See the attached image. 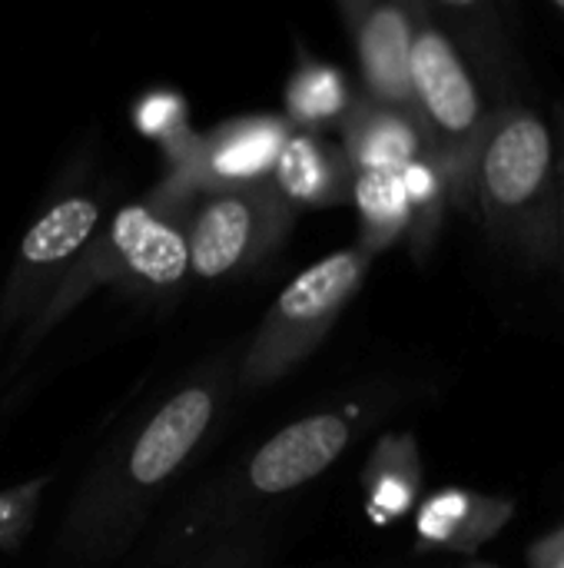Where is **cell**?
<instances>
[{
	"instance_id": "obj_1",
	"label": "cell",
	"mask_w": 564,
	"mask_h": 568,
	"mask_svg": "<svg viewBox=\"0 0 564 568\" xmlns=\"http://www.w3.org/2000/svg\"><path fill=\"white\" fill-rule=\"evenodd\" d=\"M236 383V369L219 356L146 409L80 483L60 529V556L96 566L126 552L163 489L219 426Z\"/></svg>"
},
{
	"instance_id": "obj_2",
	"label": "cell",
	"mask_w": 564,
	"mask_h": 568,
	"mask_svg": "<svg viewBox=\"0 0 564 568\" xmlns=\"http://www.w3.org/2000/svg\"><path fill=\"white\" fill-rule=\"evenodd\" d=\"M186 200L156 186L150 196L120 206L100 223L86 250L60 280L37 320L20 333L17 356L37 349L86 296L103 286H120L130 296L166 300L183 290L189 273L186 246Z\"/></svg>"
},
{
	"instance_id": "obj_3",
	"label": "cell",
	"mask_w": 564,
	"mask_h": 568,
	"mask_svg": "<svg viewBox=\"0 0 564 568\" xmlns=\"http://www.w3.org/2000/svg\"><path fill=\"white\" fill-rule=\"evenodd\" d=\"M372 256L359 246L336 250L306 266L266 310L236 369L239 386L263 389L293 373L332 329L339 313L359 293Z\"/></svg>"
},
{
	"instance_id": "obj_4",
	"label": "cell",
	"mask_w": 564,
	"mask_h": 568,
	"mask_svg": "<svg viewBox=\"0 0 564 568\" xmlns=\"http://www.w3.org/2000/svg\"><path fill=\"white\" fill-rule=\"evenodd\" d=\"M296 216L299 213L273 190L269 180L196 196L186 216L189 273L213 283L256 270L283 246Z\"/></svg>"
},
{
	"instance_id": "obj_5",
	"label": "cell",
	"mask_w": 564,
	"mask_h": 568,
	"mask_svg": "<svg viewBox=\"0 0 564 568\" xmlns=\"http://www.w3.org/2000/svg\"><path fill=\"white\" fill-rule=\"evenodd\" d=\"M103 220V200L86 186L53 196L37 213L0 290V333H23L37 320Z\"/></svg>"
},
{
	"instance_id": "obj_6",
	"label": "cell",
	"mask_w": 564,
	"mask_h": 568,
	"mask_svg": "<svg viewBox=\"0 0 564 568\" xmlns=\"http://www.w3.org/2000/svg\"><path fill=\"white\" fill-rule=\"evenodd\" d=\"M289 133L293 126L283 113L233 116L206 133H196L189 126L186 133L160 146L166 160L160 186L193 203L206 193L266 183Z\"/></svg>"
},
{
	"instance_id": "obj_7",
	"label": "cell",
	"mask_w": 564,
	"mask_h": 568,
	"mask_svg": "<svg viewBox=\"0 0 564 568\" xmlns=\"http://www.w3.org/2000/svg\"><path fill=\"white\" fill-rule=\"evenodd\" d=\"M352 443V419L339 409L302 416L279 433H273L246 466L226 483V499L219 509L233 513L239 503H269L302 489L319 479ZM209 506V509H216Z\"/></svg>"
},
{
	"instance_id": "obj_8",
	"label": "cell",
	"mask_w": 564,
	"mask_h": 568,
	"mask_svg": "<svg viewBox=\"0 0 564 568\" xmlns=\"http://www.w3.org/2000/svg\"><path fill=\"white\" fill-rule=\"evenodd\" d=\"M409 83H412V103L422 110L425 123L442 140L459 143L472 136L482 110L479 90L452 40L432 23H416Z\"/></svg>"
},
{
	"instance_id": "obj_9",
	"label": "cell",
	"mask_w": 564,
	"mask_h": 568,
	"mask_svg": "<svg viewBox=\"0 0 564 568\" xmlns=\"http://www.w3.org/2000/svg\"><path fill=\"white\" fill-rule=\"evenodd\" d=\"M349 33L356 40L362 83L372 103L406 110L412 106L409 57L416 20L402 3H342Z\"/></svg>"
},
{
	"instance_id": "obj_10",
	"label": "cell",
	"mask_w": 564,
	"mask_h": 568,
	"mask_svg": "<svg viewBox=\"0 0 564 568\" xmlns=\"http://www.w3.org/2000/svg\"><path fill=\"white\" fill-rule=\"evenodd\" d=\"M482 196L492 210H522L548 180L552 170V136L548 130L519 113L499 126L482 153Z\"/></svg>"
},
{
	"instance_id": "obj_11",
	"label": "cell",
	"mask_w": 564,
	"mask_h": 568,
	"mask_svg": "<svg viewBox=\"0 0 564 568\" xmlns=\"http://www.w3.org/2000/svg\"><path fill=\"white\" fill-rule=\"evenodd\" d=\"M269 183L296 213L326 210L352 196V166L342 146L329 143L319 133L293 130L276 156Z\"/></svg>"
},
{
	"instance_id": "obj_12",
	"label": "cell",
	"mask_w": 564,
	"mask_h": 568,
	"mask_svg": "<svg viewBox=\"0 0 564 568\" xmlns=\"http://www.w3.org/2000/svg\"><path fill=\"white\" fill-rule=\"evenodd\" d=\"M342 153L352 173L362 170H406L422 153V136L406 116L372 100H352L349 113L339 120Z\"/></svg>"
},
{
	"instance_id": "obj_13",
	"label": "cell",
	"mask_w": 564,
	"mask_h": 568,
	"mask_svg": "<svg viewBox=\"0 0 564 568\" xmlns=\"http://www.w3.org/2000/svg\"><path fill=\"white\" fill-rule=\"evenodd\" d=\"M283 106H286L283 116L293 130L322 136L329 123H339L349 113L352 87L346 73L336 70L332 63L299 53V63L293 67L286 93H283Z\"/></svg>"
},
{
	"instance_id": "obj_14",
	"label": "cell",
	"mask_w": 564,
	"mask_h": 568,
	"mask_svg": "<svg viewBox=\"0 0 564 568\" xmlns=\"http://www.w3.org/2000/svg\"><path fill=\"white\" fill-rule=\"evenodd\" d=\"M352 203L359 210V223H362L359 250L366 256L386 250L412 223L409 193L402 186V173L396 170L352 173Z\"/></svg>"
},
{
	"instance_id": "obj_15",
	"label": "cell",
	"mask_w": 564,
	"mask_h": 568,
	"mask_svg": "<svg viewBox=\"0 0 564 568\" xmlns=\"http://www.w3.org/2000/svg\"><path fill=\"white\" fill-rule=\"evenodd\" d=\"M366 499L372 523L386 526L409 513L416 499V459L402 439H386L366 469Z\"/></svg>"
},
{
	"instance_id": "obj_16",
	"label": "cell",
	"mask_w": 564,
	"mask_h": 568,
	"mask_svg": "<svg viewBox=\"0 0 564 568\" xmlns=\"http://www.w3.org/2000/svg\"><path fill=\"white\" fill-rule=\"evenodd\" d=\"M130 116H133L136 133H143L146 140H156L160 146L189 130V106H186V100L176 90H166V87H156V90L143 93L133 103Z\"/></svg>"
},
{
	"instance_id": "obj_17",
	"label": "cell",
	"mask_w": 564,
	"mask_h": 568,
	"mask_svg": "<svg viewBox=\"0 0 564 568\" xmlns=\"http://www.w3.org/2000/svg\"><path fill=\"white\" fill-rule=\"evenodd\" d=\"M43 489H47V479H30L0 493V552L20 549V542L30 536L33 519L40 513Z\"/></svg>"
},
{
	"instance_id": "obj_18",
	"label": "cell",
	"mask_w": 564,
	"mask_h": 568,
	"mask_svg": "<svg viewBox=\"0 0 564 568\" xmlns=\"http://www.w3.org/2000/svg\"><path fill=\"white\" fill-rule=\"evenodd\" d=\"M259 562L263 559H259V552L253 546H233V549H223L213 559H206V562L193 568H259Z\"/></svg>"
},
{
	"instance_id": "obj_19",
	"label": "cell",
	"mask_w": 564,
	"mask_h": 568,
	"mask_svg": "<svg viewBox=\"0 0 564 568\" xmlns=\"http://www.w3.org/2000/svg\"><path fill=\"white\" fill-rule=\"evenodd\" d=\"M558 7H562V10H564V0H558Z\"/></svg>"
},
{
	"instance_id": "obj_20",
	"label": "cell",
	"mask_w": 564,
	"mask_h": 568,
	"mask_svg": "<svg viewBox=\"0 0 564 568\" xmlns=\"http://www.w3.org/2000/svg\"><path fill=\"white\" fill-rule=\"evenodd\" d=\"M562 568H564V566H562Z\"/></svg>"
}]
</instances>
